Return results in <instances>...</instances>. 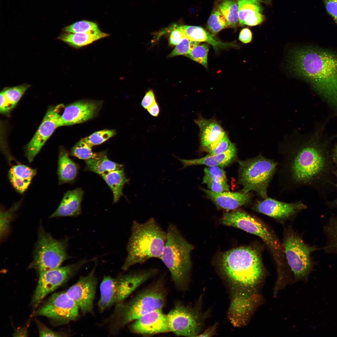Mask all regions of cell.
Here are the masks:
<instances>
[{
    "label": "cell",
    "mask_w": 337,
    "mask_h": 337,
    "mask_svg": "<svg viewBox=\"0 0 337 337\" xmlns=\"http://www.w3.org/2000/svg\"><path fill=\"white\" fill-rule=\"evenodd\" d=\"M324 128L320 126L308 135L293 132L280 144L282 159L277 169L280 182L286 188L312 184L326 172L328 142Z\"/></svg>",
    "instance_id": "cell-1"
},
{
    "label": "cell",
    "mask_w": 337,
    "mask_h": 337,
    "mask_svg": "<svg viewBox=\"0 0 337 337\" xmlns=\"http://www.w3.org/2000/svg\"><path fill=\"white\" fill-rule=\"evenodd\" d=\"M289 60L292 72L308 82L337 115V53L305 46L292 50Z\"/></svg>",
    "instance_id": "cell-2"
},
{
    "label": "cell",
    "mask_w": 337,
    "mask_h": 337,
    "mask_svg": "<svg viewBox=\"0 0 337 337\" xmlns=\"http://www.w3.org/2000/svg\"><path fill=\"white\" fill-rule=\"evenodd\" d=\"M167 232L153 218L141 223L132 222L127 245V256L121 268L128 270L153 258L160 259L167 241Z\"/></svg>",
    "instance_id": "cell-3"
},
{
    "label": "cell",
    "mask_w": 337,
    "mask_h": 337,
    "mask_svg": "<svg viewBox=\"0 0 337 337\" xmlns=\"http://www.w3.org/2000/svg\"><path fill=\"white\" fill-rule=\"evenodd\" d=\"M162 279L126 301L116 304L112 313L103 322L110 333L115 334L130 322L152 311L162 310L166 292Z\"/></svg>",
    "instance_id": "cell-4"
},
{
    "label": "cell",
    "mask_w": 337,
    "mask_h": 337,
    "mask_svg": "<svg viewBox=\"0 0 337 337\" xmlns=\"http://www.w3.org/2000/svg\"><path fill=\"white\" fill-rule=\"evenodd\" d=\"M220 264L225 275L241 289L252 291L263 276L260 254L252 247H237L224 252Z\"/></svg>",
    "instance_id": "cell-5"
},
{
    "label": "cell",
    "mask_w": 337,
    "mask_h": 337,
    "mask_svg": "<svg viewBox=\"0 0 337 337\" xmlns=\"http://www.w3.org/2000/svg\"><path fill=\"white\" fill-rule=\"evenodd\" d=\"M167 232V241L160 259L169 271L175 287L181 289L188 277L193 247L183 237L175 225L169 224Z\"/></svg>",
    "instance_id": "cell-6"
},
{
    "label": "cell",
    "mask_w": 337,
    "mask_h": 337,
    "mask_svg": "<svg viewBox=\"0 0 337 337\" xmlns=\"http://www.w3.org/2000/svg\"><path fill=\"white\" fill-rule=\"evenodd\" d=\"M158 270L150 268L141 270L115 277L105 276L100 286V298L98 305L102 311L129 296L144 282L155 276Z\"/></svg>",
    "instance_id": "cell-7"
},
{
    "label": "cell",
    "mask_w": 337,
    "mask_h": 337,
    "mask_svg": "<svg viewBox=\"0 0 337 337\" xmlns=\"http://www.w3.org/2000/svg\"><path fill=\"white\" fill-rule=\"evenodd\" d=\"M237 183L242 186V192H254L260 199L268 197L270 183L277 171L278 163L260 154L245 160H238Z\"/></svg>",
    "instance_id": "cell-8"
},
{
    "label": "cell",
    "mask_w": 337,
    "mask_h": 337,
    "mask_svg": "<svg viewBox=\"0 0 337 337\" xmlns=\"http://www.w3.org/2000/svg\"><path fill=\"white\" fill-rule=\"evenodd\" d=\"M37 240L33 252V260L28 267L40 274L60 266L72 257L66 251L68 239L57 240L46 232L41 225L38 231Z\"/></svg>",
    "instance_id": "cell-9"
},
{
    "label": "cell",
    "mask_w": 337,
    "mask_h": 337,
    "mask_svg": "<svg viewBox=\"0 0 337 337\" xmlns=\"http://www.w3.org/2000/svg\"><path fill=\"white\" fill-rule=\"evenodd\" d=\"M223 225L242 230L260 238L271 251L279 271L283 265V248L276 237L268 228L256 217L241 210L225 213L220 219Z\"/></svg>",
    "instance_id": "cell-10"
},
{
    "label": "cell",
    "mask_w": 337,
    "mask_h": 337,
    "mask_svg": "<svg viewBox=\"0 0 337 337\" xmlns=\"http://www.w3.org/2000/svg\"><path fill=\"white\" fill-rule=\"evenodd\" d=\"M283 248L287 263L296 280L306 276L311 270L312 262L310 255L317 249L310 246L293 232L286 235L283 241Z\"/></svg>",
    "instance_id": "cell-11"
},
{
    "label": "cell",
    "mask_w": 337,
    "mask_h": 337,
    "mask_svg": "<svg viewBox=\"0 0 337 337\" xmlns=\"http://www.w3.org/2000/svg\"><path fill=\"white\" fill-rule=\"evenodd\" d=\"M95 258L85 259L64 266L47 271L40 273L33 302L37 305L48 294L55 290L77 272L81 267Z\"/></svg>",
    "instance_id": "cell-12"
},
{
    "label": "cell",
    "mask_w": 337,
    "mask_h": 337,
    "mask_svg": "<svg viewBox=\"0 0 337 337\" xmlns=\"http://www.w3.org/2000/svg\"><path fill=\"white\" fill-rule=\"evenodd\" d=\"M79 309L66 292H62L52 295L38 310L37 314L66 324L77 319Z\"/></svg>",
    "instance_id": "cell-13"
},
{
    "label": "cell",
    "mask_w": 337,
    "mask_h": 337,
    "mask_svg": "<svg viewBox=\"0 0 337 337\" xmlns=\"http://www.w3.org/2000/svg\"><path fill=\"white\" fill-rule=\"evenodd\" d=\"M87 275L81 276L77 281L66 291L74 300L83 315L93 313V303L97 284L95 275L97 262Z\"/></svg>",
    "instance_id": "cell-14"
},
{
    "label": "cell",
    "mask_w": 337,
    "mask_h": 337,
    "mask_svg": "<svg viewBox=\"0 0 337 337\" xmlns=\"http://www.w3.org/2000/svg\"><path fill=\"white\" fill-rule=\"evenodd\" d=\"M62 106L60 105L49 108L37 131L26 145L25 156L29 163L32 161L55 129L60 127L59 110Z\"/></svg>",
    "instance_id": "cell-15"
},
{
    "label": "cell",
    "mask_w": 337,
    "mask_h": 337,
    "mask_svg": "<svg viewBox=\"0 0 337 337\" xmlns=\"http://www.w3.org/2000/svg\"><path fill=\"white\" fill-rule=\"evenodd\" d=\"M170 329L177 336H197L199 324L195 313L189 307L176 303L166 315Z\"/></svg>",
    "instance_id": "cell-16"
},
{
    "label": "cell",
    "mask_w": 337,
    "mask_h": 337,
    "mask_svg": "<svg viewBox=\"0 0 337 337\" xmlns=\"http://www.w3.org/2000/svg\"><path fill=\"white\" fill-rule=\"evenodd\" d=\"M252 209L255 211L277 219H286L296 215L307 208L300 201L286 203L269 198L256 200Z\"/></svg>",
    "instance_id": "cell-17"
},
{
    "label": "cell",
    "mask_w": 337,
    "mask_h": 337,
    "mask_svg": "<svg viewBox=\"0 0 337 337\" xmlns=\"http://www.w3.org/2000/svg\"><path fill=\"white\" fill-rule=\"evenodd\" d=\"M101 104L94 100H81L65 108L59 119V126L83 123L92 119L98 112Z\"/></svg>",
    "instance_id": "cell-18"
},
{
    "label": "cell",
    "mask_w": 337,
    "mask_h": 337,
    "mask_svg": "<svg viewBox=\"0 0 337 337\" xmlns=\"http://www.w3.org/2000/svg\"><path fill=\"white\" fill-rule=\"evenodd\" d=\"M256 297L252 291L242 289L234 294L228 311L233 325L240 326L245 324L257 302Z\"/></svg>",
    "instance_id": "cell-19"
},
{
    "label": "cell",
    "mask_w": 337,
    "mask_h": 337,
    "mask_svg": "<svg viewBox=\"0 0 337 337\" xmlns=\"http://www.w3.org/2000/svg\"><path fill=\"white\" fill-rule=\"evenodd\" d=\"M133 333L151 335L170 331L166 315L162 310L148 313L135 320L130 326Z\"/></svg>",
    "instance_id": "cell-20"
},
{
    "label": "cell",
    "mask_w": 337,
    "mask_h": 337,
    "mask_svg": "<svg viewBox=\"0 0 337 337\" xmlns=\"http://www.w3.org/2000/svg\"><path fill=\"white\" fill-rule=\"evenodd\" d=\"M207 197L219 208L234 210L251 202L253 198L252 192L244 193L225 191L215 193L202 188Z\"/></svg>",
    "instance_id": "cell-21"
},
{
    "label": "cell",
    "mask_w": 337,
    "mask_h": 337,
    "mask_svg": "<svg viewBox=\"0 0 337 337\" xmlns=\"http://www.w3.org/2000/svg\"><path fill=\"white\" fill-rule=\"evenodd\" d=\"M237 149L235 145L231 142L228 149L224 152L217 155L208 154L203 157L192 159H184L178 158L183 164L180 169L195 165H204L208 167H226L235 159Z\"/></svg>",
    "instance_id": "cell-22"
},
{
    "label": "cell",
    "mask_w": 337,
    "mask_h": 337,
    "mask_svg": "<svg viewBox=\"0 0 337 337\" xmlns=\"http://www.w3.org/2000/svg\"><path fill=\"white\" fill-rule=\"evenodd\" d=\"M83 193L81 188L67 191L59 206L50 218L76 217L79 215L81 212V203Z\"/></svg>",
    "instance_id": "cell-23"
},
{
    "label": "cell",
    "mask_w": 337,
    "mask_h": 337,
    "mask_svg": "<svg viewBox=\"0 0 337 337\" xmlns=\"http://www.w3.org/2000/svg\"><path fill=\"white\" fill-rule=\"evenodd\" d=\"M194 122L199 128L200 144L203 149L226 133L220 125L214 120L199 116Z\"/></svg>",
    "instance_id": "cell-24"
},
{
    "label": "cell",
    "mask_w": 337,
    "mask_h": 337,
    "mask_svg": "<svg viewBox=\"0 0 337 337\" xmlns=\"http://www.w3.org/2000/svg\"><path fill=\"white\" fill-rule=\"evenodd\" d=\"M239 22L240 25L254 26L264 19L260 4L244 0H238Z\"/></svg>",
    "instance_id": "cell-25"
},
{
    "label": "cell",
    "mask_w": 337,
    "mask_h": 337,
    "mask_svg": "<svg viewBox=\"0 0 337 337\" xmlns=\"http://www.w3.org/2000/svg\"><path fill=\"white\" fill-rule=\"evenodd\" d=\"M69 155L64 148H60L57 169L59 184L72 183L78 174V165L69 158Z\"/></svg>",
    "instance_id": "cell-26"
},
{
    "label": "cell",
    "mask_w": 337,
    "mask_h": 337,
    "mask_svg": "<svg viewBox=\"0 0 337 337\" xmlns=\"http://www.w3.org/2000/svg\"><path fill=\"white\" fill-rule=\"evenodd\" d=\"M109 34L100 30L89 33H71L64 32L57 39L74 48H79L90 44Z\"/></svg>",
    "instance_id": "cell-27"
},
{
    "label": "cell",
    "mask_w": 337,
    "mask_h": 337,
    "mask_svg": "<svg viewBox=\"0 0 337 337\" xmlns=\"http://www.w3.org/2000/svg\"><path fill=\"white\" fill-rule=\"evenodd\" d=\"M85 171L92 172L100 176L123 167L122 164L110 160L105 151L97 153L95 156L85 160Z\"/></svg>",
    "instance_id": "cell-28"
},
{
    "label": "cell",
    "mask_w": 337,
    "mask_h": 337,
    "mask_svg": "<svg viewBox=\"0 0 337 337\" xmlns=\"http://www.w3.org/2000/svg\"><path fill=\"white\" fill-rule=\"evenodd\" d=\"M179 27L183 31L185 37L189 39L200 42H207L212 45L215 50L232 45L217 40L215 38L214 34L210 33L201 27L183 25Z\"/></svg>",
    "instance_id": "cell-29"
},
{
    "label": "cell",
    "mask_w": 337,
    "mask_h": 337,
    "mask_svg": "<svg viewBox=\"0 0 337 337\" xmlns=\"http://www.w3.org/2000/svg\"><path fill=\"white\" fill-rule=\"evenodd\" d=\"M101 176L112 190L113 203H116L123 195L124 185L129 180L125 176L124 168H122L112 171Z\"/></svg>",
    "instance_id": "cell-30"
},
{
    "label": "cell",
    "mask_w": 337,
    "mask_h": 337,
    "mask_svg": "<svg viewBox=\"0 0 337 337\" xmlns=\"http://www.w3.org/2000/svg\"><path fill=\"white\" fill-rule=\"evenodd\" d=\"M323 231L327 240L323 247L325 252L337 255V217H330L325 225Z\"/></svg>",
    "instance_id": "cell-31"
},
{
    "label": "cell",
    "mask_w": 337,
    "mask_h": 337,
    "mask_svg": "<svg viewBox=\"0 0 337 337\" xmlns=\"http://www.w3.org/2000/svg\"><path fill=\"white\" fill-rule=\"evenodd\" d=\"M218 8L226 18L228 26L236 27L239 22L238 0H223Z\"/></svg>",
    "instance_id": "cell-32"
},
{
    "label": "cell",
    "mask_w": 337,
    "mask_h": 337,
    "mask_svg": "<svg viewBox=\"0 0 337 337\" xmlns=\"http://www.w3.org/2000/svg\"><path fill=\"white\" fill-rule=\"evenodd\" d=\"M228 27L227 21L218 7L213 10L207 22V28L213 34H216Z\"/></svg>",
    "instance_id": "cell-33"
},
{
    "label": "cell",
    "mask_w": 337,
    "mask_h": 337,
    "mask_svg": "<svg viewBox=\"0 0 337 337\" xmlns=\"http://www.w3.org/2000/svg\"><path fill=\"white\" fill-rule=\"evenodd\" d=\"M92 147L82 139L72 148L71 155L85 160L93 158L97 153L93 152Z\"/></svg>",
    "instance_id": "cell-34"
},
{
    "label": "cell",
    "mask_w": 337,
    "mask_h": 337,
    "mask_svg": "<svg viewBox=\"0 0 337 337\" xmlns=\"http://www.w3.org/2000/svg\"><path fill=\"white\" fill-rule=\"evenodd\" d=\"M100 30L94 22L83 20L76 22L64 27L63 32L71 33H89Z\"/></svg>",
    "instance_id": "cell-35"
},
{
    "label": "cell",
    "mask_w": 337,
    "mask_h": 337,
    "mask_svg": "<svg viewBox=\"0 0 337 337\" xmlns=\"http://www.w3.org/2000/svg\"><path fill=\"white\" fill-rule=\"evenodd\" d=\"M209 49L208 43L199 44L195 46L190 53L185 56L207 68Z\"/></svg>",
    "instance_id": "cell-36"
},
{
    "label": "cell",
    "mask_w": 337,
    "mask_h": 337,
    "mask_svg": "<svg viewBox=\"0 0 337 337\" xmlns=\"http://www.w3.org/2000/svg\"><path fill=\"white\" fill-rule=\"evenodd\" d=\"M20 202L15 204L9 209L0 212V238L3 239L10 230V225L13 218L14 212L18 208Z\"/></svg>",
    "instance_id": "cell-37"
},
{
    "label": "cell",
    "mask_w": 337,
    "mask_h": 337,
    "mask_svg": "<svg viewBox=\"0 0 337 337\" xmlns=\"http://www.w3.org/2000/svg\"><path fill=\"white\" fill-rule=\"evenodd\" d=\"M114 130L105 129L95 132L82 139L90 146L100 144L115 134Z\"/></svg>",
    "instance_id": "cell-38"
},
{
    "label": "cell",
    "mask_w": 337,
    "mask_h": 337,
    "mask_svg": "<svg viewBox=\"0 0 337 337\" xmlns=\"http://www.w3.org/2000/svg\"><path fill=\"white\" fill-rule=\"evenodd\" d=\"M231 143L227 135L225 133L218 139L203 149L210 155H217L225 152Z\"/></svg>",
    "instance_id": "cell-39"
},
{
    "label": "cell",
    "mask_w": 337,
    "mask_h": 337,
    "mask_svg": "<svg viewBox=\"0 0 337 337\" xmlns=\"http://www.w3.org/2000/svg\"><path fill=\"white\" fill-rule=\"evenodd\" d=\"M30 86L24 84L14 87L7 88L3 90L7 100L15 106L22 96Z\"/></svg>",
    "instance_id": "cell-40"
},
{
    "label": "cell",
    "mask_w": 337,
    "mask_h": 337,
    "mask_svg": "<svg viewBox=\"0 0 337 337\" xmlns=\"http://www.w3.org/2000/svg\"><path fill=\"white\" fill-rule=\"evenodd\" d=\"M200 43V42L191 40L185 37L176 45L168 57H173L180 55L185 56L189 54L195 46Z\"/></svg>",
    "instance_id": "cell-41"
},
{
    "label": "cell",
    "mask_w": 337,
    "mask_h": 337,
    "mask_svg": "<svg viewBox=\"0 0 337 337\" xmlns=\"http://www.w3.org/2000/svg\"><path fill=\"white\" fill-rule=\"evenodd\" d=\"M9 172L18 177L31 181L37 173L36 169L21 164L13 166Z\"/></svg>",
    "instance_id": "cell-42"
},
{
    "label": "cell",
    "mask_w": 337,
    "mask_h": 337,
    "mask_svg": "<svg viewBox=\"0 0 337 337\" xmlns=\"http://www.w3.org/2000/svg\"><path fill=\"white\" fill-rule=\"evenodd\" d=\"M204 171L203 178L215 181L228 182L225 171L220 167H208L204 168Z\"/></svg>",
    "instance_id": "cell-43"
},
{
    "label": "cell",
    "mask_w": 337,
    "mask_h": 337,
    "mask_svg": "<svg viewBox=\"0 0 337 337\" xmlns=\"http://www.w3.org/2000/svg\"><path fill=\"white\" fill-rule=\"evenodd\" d=\"M202 183L206 184L209 189L214 192L229 191L230 186L227 182L218 181L203 178Z\"/></svg>",
    "instance_id": "cell-44"
},
{
    "label": "cell",
    "mask_w": 337,
    "mask_h": 337,
    "mask_svg": "<svg viewBox=\"0 0 337 337\" xmlns=\"http://www.w3.org/2000/svg\"><path fill=\"white\" fill-rule=\"evenodd\" d=\"M8 176L13 186L20 193L25 191L31 181L18 177L9 172Z\"/></svg>",
    "instance_id": "cell-45"
},
{
    "label": "cell",
    "mask_w": 337,
    "mask_h": 337,
    "mask_svg": "<svg viewBox=\"0 0 337 337\" xmlns=\"http://www.w3.org/2000/svg\"><path fill=\"white\" fill-rule=\"evenodd\" d=\"M326 11L337 25V0H323Z\"/></svg>",
    "instance_id": "cell-46"
},
{
    "label": "cell",
    "mask_w": 337,
    "mask_h": 337,
    "mask_svg": "<svg viewBox=\"0 0 337 337\" xmlns=\"http://www.w3.org/2000/svg\"><path fill=\"white\" fill-rule=\"evenodd\" d=\"M185 37L184 32L178 27L171 32L169 38V44L171 45H176Z\"/></svg>",
    "instance_id": "cell-47"
},
{
    "label": "cell",
    "mask_w": 337,
    "mask_h": 337,
    "mask_svg": "<svg viewBox=\"0 0 337 337\" xmlns=\"http://www.w3.org/2000/svg\"><path fill=\"white\" fill-rule=\"evenodd\" d=\"M156 101L155 95L152 90H149L146 92L141 103V106L147 110Z\"/></svg>",
    "instance_id": "cell-48"
},
{
    "label": "cell",
    "mask_w": 337,
    "mask_h": 337,
    "mask_svg": "<svg viewBox=\"0 0 337 337\" xmlns=\"http://www.w3.org/2000/svg\"><path fill=\"white\" fill-rule=\"evenodd\" d=\"M0 111L1 113L5 114L8 112L14 106L7 100L3 90L0 94Z\"/></svg>",
    "instance_id": "cell-49"
},
{
    "label": "cell",
    "mask_w": 337,
    "mask_h": 337,
    "mask_svg": "<svg viewBox=\"0 0 337 337\" xmlns=\"http://www.w3.org/2000/svg\"><path fill=\"white\" fill-rule=\"evenodd\" d=\"M38 325L40 336L60 337L62 336L61 334L53 331L40 323H39Z\"/></svg>",
    "instance_id": "cell-50"
},
{
    "label": "cell",
    "mask_w": 337,
    "mask_h": 337,
    "mask_svg": "<svg viewBox=\"0 0 337 337\" xmlns=\"http://www.w3.org/2000/svg\"><path fill=\"white\" fill-rule=\"evenodd\" d=\"M252 34L248 28H244L241 31L239 37V40L245 43L250 42L252 40Z\"/></svg>",
    "instance_id": "cell-51"
},
{
    "label": "cell",
    "mask_w": 337,
    "mask_h": 337,
    "mask_svg": "<svg viewBox=\"0 0 337 337\" xmlns=\"http://www.w3.org/2000/svg\"><path fill=\"white\" fill-rule=\"evenodd\" d=\"M147 110L149 114L152 116L157 117L159 115L160 108L156 101L151 105Z\"/></svg>",
    "instance_id": "cell-52"
},
{
    "label": "cell",
    "mask_w": 337,
    "mask_h": 337,
    "mask_svg": "<svg viewBox=\"0 0 337 337\" xmlns=\"http://www.w3.org/2000/svg\"><path fill=\"white\" fill-rule=\"evenodd\" d=\"M27 334V330H26L25 328H22L17 330L14 333V335L15 336H27L26 335Z\"/></svg>",
    "instance_id": "cell-53"
},
{
    "label": "cell",
    "mask_w": 337,
    "mask_h": 337,
    "mask_svg": "<svg viewBox=\"0 0 337 337\" xmlns=\"http://www.w3.org/2000/svg\"><path fill=\"white\" fill-rule=\"evenodd\" d=\"M213 328H210L209 330H207L205 332H204L201 335L199 336H209L210 335L212 334V331L214 330H213Z\"/></svg>",
    "instance_id": "cell-54"
},
{
    "label": "cell",
    "mask_w": 337,
    "mask_h": 337,
    "mask_svg": "<svg viewBox=\"0 0 337 337\" xmlns=\"http://www.w3.org/2000/svg\"><path fill=\"white\" fill-rule=\"evenodd\" d=\"M333 155L335 160L337 161V144L335 146L333 152Z\"/></svg>",
    "instance_id": "cell-55"
},
{
    "label": "cell",
    "mask_w": 337,
    "mask_h": 337,
    "mask_svg": "<svg viewBox=\"0 0 337 337\" xmlns=\"http://www.w3.org/2000/svg\"><path fill=\"white\" fill-rule=\"evenodd\" d=\"M244 0L250 1H251L253 2L256 3H259V4H260V2L261 1V0Z\"/></svg>",
    "instance_id": "cell-56"
},
{
    "label": "cell",
    "mask_w": 337,
    "mask_h": 337,
    "mask_svg": "<svg viewBox=\"0 0 337 337\" xmlns=\"http://www.w3.org/2000/svg\"><path fill=\"white\" fill-rule=\"evenodd\" d=\"M334 206H335V207H337V198H336V199L335 200L334 202Z\"/></svg>",
    "instance_id": "cell-57"
},
{
    "label": "cell",
    "mask_w": 337,
    "mask_h": 337,
    "mask_svg": "<svg viewBox=\"0 0 337 337\" xmlns=\"http://www.w3.org/2000/svg\"><path fill=\"white\" fill-rule=\"evenodd\" d=\"M266 2H270L271 0H264Z\"/></svg>",
    "instance_id": "cell-58"
}]
</instances>
